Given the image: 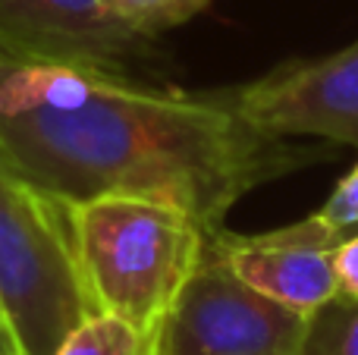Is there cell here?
<instances>
[{
  "label": "cell",
  "mask_w": 358,
  "mask_h": 355,
  "mask_svg": "<svg viewBox=\"0 0 358 355\" xmlns=\"http://www.w3.org/2000/svg\"><path fill=\"white\" fill-rule=\"evenodd\" d=\"M327 145L252 129L227 92L142 85L98 66L0 69V157L63 205L138 195L182 208L210 233L242 195L324 161Z\"/></svg>",
  "instance_id": "1"
},
{
  "label": "cell",
  "mask_w": 358,
  "mask_h": 355,
  "mask_svg": "<svg viewBox=\"0 0 358 355\" xmlns=\"http://www.w3.org/2000/svg\"><path fill=\"white\" fill-rule=\"evenodd\" d=\"M63 211L92 308L157 340L176 293L201 258L204 226L182 208L138 195H98L69 201Z\"/></svg>",
  "instance_id": "2"
},
{
  "label": "cell",
  "mask_w": 358,
  "mask_h": 355,
  "mask_svg": "<svg viewBox=\"0 0 358 355\" xmlns=\"http://www.w3.org/2000/svg\"><path fill=\"white\" fill-rule=\"evenodd\" d=\"M0 312L19 355H54L94 312L73 255L66 211L0 157Z\"/></svg>",
  "instance_id": "3"
},
{
  "label": "cell",
  "mask_w": 358,
  "mask_h": 355,
  "mask_svg": "<svg viewBox=\"0 0 358 355\" xmlns=\"http://www.w3.org/2000/svg\"><path fill=\"white\" fill-rule=\"evenodd\" d=\"M308 314L248 287L204 236L189 280L155 340V355H299Z\"/></svg>",
  "instance_id": "4"
},
{
  "label": "cell",
  "mask_w": 358,
  "mask_h": 355,
  "mask_svg": "<svg viewBox=\"0 0 358 355\" xmlns=\"http://www.w3.org/2000/svg\"><path fill=\"white\" fill-rule=\"evenodd\" d=\"M227 98L252 129L267 136H311L358 148V41L317 60L280 63Z\"/></svg>",
  "instance_id": "5"
},
{
  "label": "cell",
  "mask_w": 358,
  "mask_h": 355,
  "mask_svg": "<svg viewBox=\"0 0 358 355\" xmlns=\"http://www.w3.org/2000/svg\"><path fill=\"white\" fill-rule=\"evenodd\" d=\"M151 48L110 0H0V54L29 66L123 69Z\"/></svg>",
  "instance_id": "6"
},
{
  "label": "cell",
  "mask_w": 358,
  "mask_h": 355,
  "mask_svg": "<svg viewBox=\"0 0 358 355\" xmlns=\"http://www.w3.org/2000/svg\"><path fill=\"white\" fill-rule=\"evenodd\" d=\"M208 236L248 287L302 314H311L340 293L334 252L343 236L321 214L264 233H233L220 226Z\"/></svg>",
  "instance_id": "7"
},
{
  "label": "cell",
  "mask_w": 358,
  "mask_h": 355,
  "mask_svg": "<svg viewBox=\"0 0 358 355\" xmlns=\"http://www.w3.org/2000/svg\"><path fill=\"white\" fill-rule=\"evenodd\" d=\"M54 355H155V340L117 314L92 312L69 331Z\"/></svg>",
  "instance_id": "8"
},
{
  "label": "cell",
  "mask_w": 358,
  "mask_h": 355,
  "mask_svg": "<svg viewBox=\"0 0 358 355\" xmlns=\"http://www.w3.org/2000/svg\"><path fill=\"white\" fill-rule=\"evenodd\" d=\"M299 355H358V296L336 293L315 308Z\"/></svg>",
  "instance_id": "9"
},
{
  "label": "cell",
  "mask_w": 358,
  "mask_h": 355,
  "mask_svg": "<svg viewBox=\"0 0 358 355\" xmlns=\"http://www.w3.org/2000/svg\"><path fill=\"white\" fill-rule=\"evenodd\" d=\"M113 10L138 31L155 41L161 31L189 22L210 0H110Z\"/></svg>",
  "instance_id": "10"
},
{
  "label": "cell",
  "mask_w": 358,
  "mask_h": 355,
  "mask_svg": "<svg viewBox=\"0 0 358 355\" xmlns=\"http://www.w3.org/2000/svg\"><path fill=\"white\" fill-rule=\"evenodd\" d=\"M317 214H321L340 236L358 233V161H355V167L336 182V189L330 192V198L324 201V208Z\"/></svg>",
  "instance_id": "11"
},
{
  "label": "cell",
  "mask_w": 358,
  "mask_h": 355,
  "mask_svg": "<svg viewBox=\"0 0 358 355\" xmlns=\"http://www.w3.org/2000/svg\"><path fill=\"white\" fill-rule=\"evenodd\" d=\"M334 270H336L340 293L358 296V233H349V236H343L340 242H336Z\"/></svg>",
  "instance_id": "12"
},
{
  "label": "cell",
  "mask_w": 358,
  "mask_h": 355,
  "mask_svg": "<svg viewBox=\"0 0 358 355\" xmlns=\"http://www.w3.org/2000/svg\"><path fill=\"white\" fill-rule=\"evenodd\" d=\"M0 355H19L16 340H13L10 327H6V321H3V312H0Z\"/></svg>",
  "instance_id": "13"
},
{
  "label": "cell",
  "mask_w": 358,
  "mask_h": 355,
  "mask_svg": "<svg viewBox=\"0 0 358 355\" xmlns=\"http://www.w3.org/2000/svg\"><path fill=\"white\" fill-rule=\"evenodd\" d=\"M6 66V60H3V54H0V69H3Z\"/></svg>",
  "instance_id": "14"
}]
</instances>
